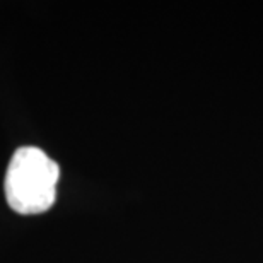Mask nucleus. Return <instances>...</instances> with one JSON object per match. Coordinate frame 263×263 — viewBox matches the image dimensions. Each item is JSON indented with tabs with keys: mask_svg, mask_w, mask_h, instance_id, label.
<instances>
[{
	"mask_svg": "<svg viewBox=\"0 0 263 263\" xmlns=\"http://www.w3.org/2000/svg\"><path fill=\"white\" fill-rule=\"evenodd\" d=\"M59 164L38 147H21L14 152L5 173V198L21 215L43 214L57 200Z\"/></svg>",
	"mask_w": 263,
	"mask_h": 263,
	"instance_id": "1",
	"label": "nucleus"
}]
</instances>
